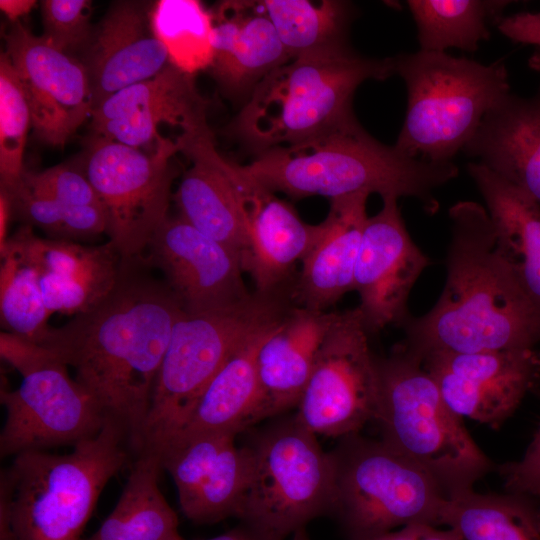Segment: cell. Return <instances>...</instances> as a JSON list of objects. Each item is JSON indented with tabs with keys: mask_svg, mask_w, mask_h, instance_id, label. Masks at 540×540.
<instances>
[{
	"mask_svg": "<svg viewBox=\"0 0 540 540\" xmlns=\"http://www.w3.org/2000/svg\"><path fill=\"white\" fill-rule=\"evenodd\" d=\"M144 257L123 260L112 290L94 307L52 327L54 350L137 451L173 328L184 313Z\"/></svg>",
	"mask_w": 540,
	"mask_h": 540,
	"instance_id": "6da1fadb",
	"label": "cell"
},
{
	"mask_svg": "<svg viewBox=\"0 0 540 540\" xmlns=\"http://www.w3.org/2000/svg\"><path fill=\"white\" fill-rule=\"evenodd\" d=\"M448 215L444 289L431 310L402 324L400 344L421 360L438 352L533 349L540 341V313L500 260L488 211L459 201Z\"/></svg>",
	"mask_w": 540,
	"mask_h": 540,
	"instance_id": "7a4b0ae2",
	"label": "cell"
},
{
	"mask_svg": "<svg viewBox=\"0 0 540 540\" xmlns=\"http://www.w3.org/2000/svg\"><path fill=\"white\" fill-rule=\"evenodd\" d=\"M240 168L270 191L296 200L368 192L381 198H415L430 213L438 209L434 192L459 173L453 162L411 157L381 143L356 118L305 141L255 155Z\"/></svg>",
	"mask_w": 540,
	"mask_h": 540,
	"instance_id": "3957f363",
	"label": "cell"
},
{
	"mask_svg": "<svg viewBox=\"0 0 540 540\" xmlns=\"http://www.w3.org/2000/svg\"><path fill=\"white\" fill-rule=\"evenodd\" d=\"M394 74L393 57H365L352 48L292 59L256 86L226 133L255 155L305 141L355 119L357 88Z\"/></svg>",
	"mask_w": 540,
	"mask_h": 540,
	"instance_id": "277c9868",
	"label": "cell"
},
{
	"mask_svg": "<svg viewBox=\"0 0 540 540\" xmlns=\"http://www.w3.org/2000/svg\"><path fill=\"white\" fill-rule=\"evenodd\" d=\"M296 305L292 288L251 293L217 310L177 320L154 385L136 455L160 456L179 438L202 393L222 365L258 331Z\"/></svg>",
	"mask_w": 540,
	"mask_h": 540,
	"instance_id": "5b68a950",
	"label": "cell"
},
{
	"mask_svg": "<svg viewBox=\"0 0 540 540\" xmlns=\"http://www.w3.org/2000/svg\"><path fill=\"white\" fill-rule=\"evenodd\" d=\"M127 432L108 419L70 453L17 454L1 471L17 540H84L83 531L108 481L129 459Z\"/></svg>",
	"mask_w": 540,
	"mask_h": 540,
	"instance_id": "8992f818",
	"label": "cell"
},
{
	"mask_svg": "<svg viewBox=\"0 0 540 540\" xmlns=\"http://www.w3.org/2000/svg\"><path fill=\"white\" fill-rule=\"evenodd\" d=\"M381 439L429 473L447 498L473 489L494 468L444 401L422 360L397 344L378 358Z\"/></svg>",
	"mask_w": 540,
	"mask_h": 540,
	"instance_id": "52a82bcc",
	"label": "cell"
},
{
	"mask_svg": "<svg viewBox=\"0 0 540 540\" xmlns=\"http://www.w3.org/2000/svg\"><path fill=\"white\" fill-rule=\"evenodd\" d=\"M405 82V119L394 146L432 162H452L486 113L510 93L503 60L489 65L445 52L419 50L393 57Z\"/></svg>",
	"mask_w": 540,
	"mask_h": 540,
	"instance_id": "ba28073f",
	"label": "cell"
},
{
	"mask_svg": "<svg viewBox=\"0 0 540 540\" xmlns=\"http://www.w3.org/2000/svg\"><path fill=\"white\" fill-rule=\"evenodd\" d=\"M329 453V515L347 540H368L399 526H440L447 496L422 467L382 439L351 434Z\"/></svg>",
	"mask_w": 540,
	"mask_h": 540,
	"instance_id": "9c48e42d",
	"label": "cell"
},
{
	"mask_svg": "<svg viewBox=\"0 0 540 540\" xmlns=\"http://www.w3.org/2000/svg\"><path fill=\"white\" fill-rule=\"evenodd\" d=\"M245 444L250 473L237 516L240 522L284 540L314 518L329 515L333 498L329 453L295 414L278 416Z\"/></svg>",
	"mask_w": 540,
	"mask_h": 540,
	"instance_id": "30bf717a",
	"label": "cell"
},
{
	"mask_svg": "<svg viewBox=\"0 0 540 540\" xmlns=\"http://www.w3.org/2000/svg\"><path fill=\"white\" fill-rule=\"evenodd\" d=\"M180 152L177 140L160 136L155 149L140 148L91 135L77 165L103 207L106 234L123 260L141 258L167 219L171 186Z\"/></svg>",
	"mask_w": 540,
	"mask_h": 540,
	"instance_id": "8fae6325",
	"label": "cell"
},
{
	"mask_svg": "<svg viewBox=\"0 0 540 540\" xmlns=\"http://www.w3.org/2000/svg\"><path fill=\"white\" fill-rule=\"evenodd\" d=\"M379 398L377 357L360 311H338L294 414L315 435L342 438L374 422Z\"/></svg>",
	"mask_w": 540,
	"mask_h": 540,
	"instance_id": "7c38bea8",
	"label": "cell"
},
{
	"mask_svg": "<svg viewBox=\"0 0 540 540\" xmlns=\"http://www.w3.org/2000/svg\"><path fill=\"white\" fill-rule=\"evenodd\" d=\"M6 419L1 456L75 445L97 435L106 417L93 397L56 362L25 377L18 388H1Z\"/></svg>",
	"mask_w": 540,
	"mask_h": 540,
	"instance_id": "4fadbf2b",
	"label": "cell"
},
{
	"mask_svg": "<svg viewBox=\"0 0 540 540\" xmlns=\"http://www.w3.org/2000/svg\"><path fill=\"white\" fill-rule=\"evenodd\" d=\"M4 40L5 53L29 105L35 136L47 145L63 146L93 110L85 66L20 21L11 23Z\"/></svg>",
	"mask_w": 540,
	"mask_h": 540,
	"instance_id": "5bb4252c",
	"label": "cell"
},
{
	"mask_svg": "<svg viewBox=\"0 0 540 540\" xmlns=\"http://www.w3.org/2000/svg\"><path fill=\"white\" fill-rule=\"evenodd\" d=\"M449 408L492 428L501 426L525 396L540 387V352H438L422 359Z\"/></svg>",
	"mask_w": 540,
	"mask_h": 540,
	"instance_id": "9a60e30c",
	"label": "cell"
},
{
	"mask_svg": "<svg viewBox=\"0 0 540 540\" xmlns=\"http://www.w3.org/2000/svg\"><path fill=\"white\" fill-rule=\"evenodd\" d=\"M395 197L382 198V208L368 217L354 270L363 324L370 334L400 325L410 316L407 309L412 287L430 264L413 242Z\"/></svg>",
	"mask_w": 540,
	"mask_h": 540,
	"instance_id": "2e32d148",
	"label": "cell"
},
{
	"mask_svg": "<svg viewBox=\"0 0 540 540\" xmlns=\"http://www.w3.org/2000/svg\"><path fill=\"white\" fill-rule=\"evenodd\" d=\"M146 252V263L162 273L185 313L226 308L251 294L239 256L178 215L167 217Z\"/></svg>",
	"mask_w": 540,
	"mask_h": 540,
	"instance_id": "e0dca14e",
	"label": "cell"
},
{
	"mask_svg": "<svg viewBox=\"0 0 540 540\" xmlns=\"http://www.w3.org/2000/svg\"><path fill=\"white\" fill-rule=\"evenodd\" d=\"M179 128L194 136L210 130L207 100L195 76L170 63L157 75L120 90L91 113V135L140 148L160 137L159 127Z\"/></svg>",
	"mask_w": 540,
	"mask_h": 540,
	"instance_id": "ac0fdd59",
	"label": "cell"
},
{
	"mask_svg": "<svg viewBox=\"0 0 540 540\" xmlns=\"http://www.w3.org/2000/svg\"><path fill=\"white\" fill-rule=\"evenodd\" d=\"M237 435L199 433L172 444L160 457L171 475L187 519L211 524L239 514L250 473L246 444Z\"/></svg>",
	"mask_w": 540,
	"mask_h": 540,
	"instance_id": "d6986e66",
	"label": "cell"
},
{
	"mask_svg": "<svg viewBox=\"0 0 540 540\" xmlns=\"http://www.w3.org/2000/svg\"><path fill=\"white\" fill-rule=\"evenodd\" d=\"M6 249L36 272L50 315L75 316L94 307L116 284L123 261L110 241L86 246L42 238L29 225H22L9 237Z\"/></svg>",
	"mask_w": 540,
	"mask_h": 540,
	"instance_id": "ffe728a7",
	"label": "cell"
},
{
	"mask_svg": "<svg viewBox=\"0 0 540 540\" xmlns=\"http://www.w3.org/2000/svg\"><path fill=\"white\" fill-rule=\"evenodd\" d=\"M230 176L244 208L249 247L241 261L259 293H272L294 284L293 270L302 261L321 232V224L310 225L295 209L278 198L240 168L228 161Z\"/></svg>",
	"mask_w": 540,
	"mask_h": 540,
	"instance_id": "44dd1931",
	"label": "cell"
},
{
	"mask_svg": "<svg viewBox=\"0 0 540 540\" xmlns=\"http://www.w3.org/2000/svg\"><path fill=\"white\" fill-rule=\"evenodd\" d=\"M151 8L138 1H117L94 30L81 61L88 73L93 109L120 90L154 77L169 64L152 28Z\"/></svg>",
	"mask_w": 540,
	"mask_h": 540,
	"instance_id": "7402d4cb",
	"label": "cell"
},
{
	"mask_svg": "<svg viewBox=\"0 0 540 540\" xmlns=\"http://www.w3.org/2000/svg\"><path fill=\"white\" fill-rule=\"evenodd\" d=\"M211 130L180 135V152L190 161L173 194L178 216L201 233L235 252L242 261L249 247L244 208L228 170L217 151Z\"/></svg>",
	"mask_w": 540,
	"mask_h": 540,
	"instance_id": "603a6c76",
	"label": "cell"
},
{
	"mask_svg": "<svg viewBox=\"0 0 540 540\" xmlns=\"http://www.w3.org/2000/svg\"><path fill=\"white\" fill-rule=\"evenodd\" d=\"M211 11L209 71L227 97L245 103L268 74L291 59L260 1H222Z\"/></svg>",
	"mask_w": 540,
	"mask_h": 540,
	"instance_id": "cb8c5ba5",
	"label": "cell"
},
{
	"mask_svg": "<svg viewBox=\"0 0 540 540\" xmlns=\"http://www.w3.org/2000/svg\"><path fill=\"white\" fill-rule=\"evenodd\" d=\"M337 315L294 305L262 342L256 358L260 421L296 409Z\"/></svg>",
	"mask_w": 540,
	"mask_h": 540,
	"instance_id": "d4e9b609",
	"label": "cell"
},
{
	"mask_svg": "<svg viewBox=\"0 0 540 540\" xmlns=\"http://www.w3.org/2000/svg\"><path fill=\"white\" fill-rule=\"evenodd\" d=\"M370 193L358 192L330 200L321 232L302 260L292 298L296 305L326 309L353 290L354 270L366 225Z\"/></svg>",
	"mask_w": 540,
	"mask_h": 540,
	"instance_id": "484cf974",
	"label": "cell"
},
{
	"mask_svg": "<svg viewBox=\"0 0 540 540\" xmlns=\"http://www.w3.org/2000/svg\"><path fill=\"white\" fill-rule=\"evenodd\" d=\"M462 151L540 204V96L505 95Z\"/></svg>",
	"mask_w": 540,
	"mask_h": 540,
	"instance_id": "4316f807",
	"label": "cell"
},
{
	"mask_svg": "<svg viewBox=\"0 0 540 540\" xmlns=\"http://www.w3.org/2000/svg\"><path fill=\"white\" fill-rule=\"evenodd\" d=\"M467 172L494 225L500 260L540 313V204L478 162Z\"/></svg>",
	"mask_w": 540,
	"mask_h": 540,
	"instance_id": "83f0119b",
	"label": "cell"
},
{
	"mask_svg": "<svg viewBox=\"0 0 540 540\" xmlns=\"http://www.w3.org/2000/svg\"><path fill=\"white\" fill-rule=\"evenodd\" d=\"M280 321L252 335L230 355L205 388L178 439L199 433L238 435L260 422L256 358L262 342Z\"/></svg>",
	"mask_w": 540,
	"mask_h": 540,
	"instance_id": "f1b7e54d",
	"label": "cell"
},
{
	"mask_svg": "<svg viewBox=\"0 0 540 540\" xmlns=\"http://www.w3.org/2000/svg\"><path fill=\"white\" fill-rule=\"evenodd\" d=\"M160 458L139 453L122 493L98 530L84 540H185L159 488Z\"/></svg>",
	"mask_w": 540,
	"mask_h": 540,
	"instance_id": "f546056e",
	"label": "cell"
},
{
	"mask_svg": "<svg viewBox=\"0 0 540 540\" xmlns=\"http://www.w3.org/2000/svg\"><path fill=\"white\" fill-rule=\"evenodd\" d=\"M441 523L463 540H540V498L472 489L447 498Z\"/></svg>",
	"mask_w": 540,
	"mask_h": 540,
	"instance_id": "4dcf8cb0",
	"label": "cell"
},
{
	"mask_svg": "<svg viewBox=\"0 0 540 540\" xmlns=\"http://www.w3.org/2000/svg\"><path fill=\"white\" fill-rule=\"evenodd\" d=\"M260 3L291 60L351 48L348 30L355 10L349 2L265 0Z\"/></svg>",
	"mask_w": 540,
	"mask_h": 540,
	"instance_id": "1f68e13d",
	"label": "cell"
},
{
	"mask_svg": "<svg viewBox=\"0 0 540 540\" xmlns=\"http://www.w3.org/2000/svg\"><path fill=\"white\" fill-rule=\"evenodd\" d=\"M511 1L408 0L417 27L420 50L445 52L458 48L475 52L490 38V25L498 24Z\"/></svg>",
	"mask_w": 540,
	"mask_h": 540,
	"instance_id": "d6a6232c",
	"label": "cell"
},
{
	"mask_svg": "<svg viewBox=\"0 0 540 540\" xmlns=\"http://www.w3.org/2000/svg\"><path fill=\"white\" fill-rule=\"evenodd\" d=\"M151 23L171 65L195 76L213 62V14L198 0H159Z\"/></svg>",
	"mask_w": 540,
	"mask_h": 540,
	"instance_id": "836d02e7",
	"label": "cell"
},
{
	"mask_svg": "<svg viewBox=\"0 0 540 540\" xmlns=\"http://www.w3.org/2000/svg\"><path fill=\"white\" fill-rule=\"evenodd\" d=\"M0 267V320L5 331L45 344L51 316L36 272L14 251L6 249Z\"/></svg>",
	"mask_w": 540,
	"mask_h": 540,
	"instance_id": "e575fe53",
	"label": "cell"
},
{
	"mask_svg": "<svg viewBox=\"0 0 540 540\" xmlns=\"http://www.w3.org/2000/svg\"><path fill=\"white\" fill-rule=\"evenodd\" d=\"M7 193L13 216L23 225L41 229L49 238L75 241L106 234V216L101 206L65 205L31 191L21 182Z\"/></svg>",
	"mask_w": 540,
	"mask_h": 540,
	"instance_id": "d590c367",
	"label": "cell"
},
{
	"mask_svg": "<svg viewBox=\"0 0 540 540\" xmlns=\"http://www.w3.org/2000/svg\"><path fill=\"white\" fill-rule=\"evenodd\" d=\"M31 112L18 75L5 52L0 55V189L12 191L25 171L23 156Z\"/></svg>",
	"mask_w": 540,
	"mask_h": 540,
	"instance_id": "8d00e7d4",
	"label": "cell"
},
{
	"mask_svg": "<svg viewBox=\"0 0 540 540\" xmlns=\"http://www.w3.org/2000/svg\"><path fill=\"white\" fill-rule=\"evenodd\" d=\"M90 6L91 2L87 0L41 1V37L68 55L75 51L84 52L94 33L89 20Z\"/></svg>",
	"mask_w": 540,
	"mask_h": 540,
	"instance_id": "74e56055",
	"label": "cell"
},
{
	"mask_svg": "<svg viewBox=\"0 0 540 540\" xmlns=\"http://www.w3.org/2000/svg\"><path fill=\"white\" fill-rule=\"evenodd\" d=\"M20 182L31 191L65 205L102 207L93 186L77 164L57 165L40 172L25 170Z\"/></svg>",
	"mask_w": 540,
	"mask_h": 540,
	"instance_id": "f35d334b",
	"label": "cell"
},
{
	"mask_svg": "<svg viewBox=\"0 0 540 540\" xmlns=\"http://www.w3.org/2000/svg\"><path fill=\"white\" fill-rule=\"evenodd\" d=\"M0 355L22 377L53 363L63 362L54 350L5 330L0 333Z\"/></svg>",
	"mask_w": 540,
	"mask_h": 540,
	"instance_id": "ab89813d",
	"label": "cell"
},
{
	"mask_svg": "<svg viewBox=\"0 0 540 540\" xmlns=\"http://www.w3.org/2000/svg\"><path fill=\"white\" fill-rule=\"evenodd\" d=\"M506 492L540 498V426L523 457L497 466Z\"/></svg>",
	"mask_w": 540,
	"mask_h": 540,
	"instance_id": "60d3db41",
	"label": "cell"
},
{
	"mask_svg": "<svg viewBox=\"0 0 540 540\" xmlns=\"http://www.w3.org/2000/svg\"><path fill=\"white\" fill-rule=\"evenodd\" d=\"M497 29L514 42L536 46L538 49L530 57L529 65L540 72V11L519 12L503 17Z\"/></svg>",
	"mask_w": 540,
	"mask_h": 540,
	"instance_id": "b9f144b4",
	"label": "cell"
},
{
	"mask_svg": "<svg viewBox=\"0 0 540 540\" xmlns=\"http://www.w3.org/2000/svg\"><path fill=\"white\" fill-rule=\"evenodd\" d=\"M437 527L423 523L409 524L398 531H390L368 540H463L456 529L441 530Z\"/></svg>",
	"mask_w": 540,
	"mask_h": 540,
	"instance_id": "7bdbcfd3",
	"label": "cell"
},
{
	"mask_svg": "<svg viewBox=\"0 0 540 540\" xmlns=\"http://www.w3.org/2000/svg\"><path fill=\"white\" fill-rule=\"evenodd\" d=\"M13 217L12 203L9 194L0 189V255L7 247L9 222Z\"/></svg>",
	"mask_w": 540,
	"mask_h": 540,
	"instance_id": "ee69618b",
	"label": "cell"
},
{
	"mask_svg": "<svg viewBox=\"0 0 540 540\" xmlns=\"http://www.w3.org/2000/svg\"><path fill=\"white\" fill-rule=\"evenodd\" d=\"M206 540H275L255 528L240 522L233 529Z\"/></svg>",
	"mask_w": 540,
	"mask_h": 540,
	"instance_id": "f6af8a7d",
	"label": "cell"
},
{
	"mask_svg": "<svg viewBox=\"0 0 540 540\" xmlns=\"http://www.w3.org/2000/svg\"><path fill=\"white\" fill-rule=\"evenodd\" d=\"M35 6V0H0V9L11 23L20 21V18L29 14Z\"/></svg>",
	"mask_w": 540,
	"mask_h": 540,
	"instance_id": "bcb514c9",
	"label": "cell"
},
{
	"mask_svg": "<svg viewBox=\"0 0 540 540\" xmlns=\"http://www.w3.org/2000/svg\"><path fill=\"white\" fill-rule=\"evenodd\" d=\"M0 540H17L7 493L0 486Z\"/></svg>",
	"mask_w": 540,
	"mask_h": 540,
	"instance_id": "7dc6e473",
	"label": "cell"
},
{
	"mask_svg": "<svg viewBox=\"0 0 540 540\" xmlns=\"http://www.w3.org/2000/svg\"><path fill=\"white\" fill-rule=\"evenodd\" d=\"M292 540H311L305 527L299 528L292 534Z\"/></svg>",
	"mask_w": 540,
	"mask_h": 540,
	"instance_id": "c3c4849f",
	"label": "cell"
}]
</instances>
